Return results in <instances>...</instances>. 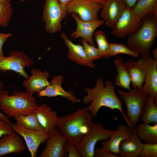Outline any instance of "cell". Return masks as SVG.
Wrapping results in <instances>:
<instances>
[{
    "mask_svg": "<svg viewBox=\"0 0 157 157\" xmlns=\"http://www.w3.org/2000/svg\"><path fill=\"white\" fill-rule=\"evenodd\" d=\"M102 78L96 80V85L92 89L85 87V91L87 95L83 98L82 102L86 104H91L88 107L92 117L98 115L99 110L102 107L117 109L122 114L128 126L134 132L126 118L122 108V103L118 98L115 91V85L111 81L107 80L105 82Z\"/></svg>",
    "mask_w": 157,
    "mask_h": 157,
    "instance_id": "1",
    "label": "cell"
},
{
    "mask_svg": "<svg viewBox=\"0 0 157 157\" xmlns=\"http://www.w3.org/2000/svg\"><path fill=\"white\" fill-rule=\"evenodd\" d=\"M87 107L78 109L71 113L58 117L56 126L69 143L75 145L87 132L92 122Z\"/></svg>",
    "mask_w": 157,
    "mask_h": 157,
    "instance_id": "2",
    "label": "cell"
},
{
    "mask_svg": "<svg viewBox=\"0 0 157 157\" xmlns=\"http://www.w3.org/2000/svg\"><path fill=\"white\" fill-rule=\"evenodd\" d=\"M157 36V14L148 15L142 18L141 26L128 36L127 45L142 57L147 58L151 56L150 49Z\"/></svg>",
    "mask_w": 157,
    "mask_h": 157,
    "instance_id": "3",
    "label": "cell"
},
{
    "mask_svg": "<svg viewBox=\"0 0 157 157\" xmlns=\"http://www.w3.org/2000/svg\"><path fill=\"white\" fill-rule=\"evenodd\" d=\"M33 93L17 90L9 95L3 90L0 94V109L8 118L33 112L38 105Z\"/></svg>",
    "mask_w": 157,
    "mask_h": 157,
    "instance_id": "4",
    "label": "cell"
},
{
    "mask_svg": "<svg viewBox=\"0 0 157 157\" xmlns=\"http://www.w3.org/2000/svg\"><path fill=\"white\" fill-rule=\"evenodd\" d=\"M115 131L106 129L102 124L92 122L85 135L75 145L76 149L82 157H93L97 143L108 140Z\"/></svg>",
    "mask_w": 157,
    "mask_h": 157,
    "instance_id": "5",
    "label": "cell"
},
{
    "mask_svg": "<svg viewBox=\"0 0 157 157\" xmlns=\"http://www.w3.org/2000/svg\"><path fill=\"white\" fill-rule=\"evenodd\" d=\"M117 93L125 103L126 118L131 128L134 130L139 122L148 96L135 89L129 92L119 90Z\"/></svg>",
    "mask_w": 157,
    "mask_h": 157,
    "instance_id": "6",
    "label": "cell"
},
{
    "mask_svg": "<svg viewBox=\"0 0 157 157\" xmlns=\"http://www.w3.org/2000/svg\"><path fill=\"white\" fill-rule=\"evenodd\" d=\"M66 7L58 0H45L42 11V21L46 31L54 34L62 29L61 22L67 17Z\"/></svg>",
    "mask_w": 157,
    "mask_h": 157,
    "instance_id": "7",
    "label": "cell"
},
{
    "mask_svg": "<svg viewBox=\"0 0 157 157\" xmlns=\"http://www.w3.org/2000/svg\"><path fill=\"white\" fill-rule=\"evenodd\" d=\"M137 62L144 74V82L140 91L152 97L157 104V60L150 56L142 57Z\"/></svg>",
    "mask_w": 157,
    "mask_h": 157,
    "instance_id": "8",
    "label": "cell"
},
{
    "mask_svg": "<svg viewBox=\"0 0 157 157\" xmlns=\"http://www.w3.org/2000/svg\"><path fill=\"white\" fill-rule=\"evenodd\" d=\"M35 62L27 56L22 51H11L8 56H0V71L3 72L12 70L27 79L29 76L25 72V68L31 66Z\"/></svg>",
    "mask_w": 157,
    "mask_h": 157,
    "instance_id": "9",
    "label": "cell"
},
{
    "mask_svg": "<svg viewBox=\"0 0 157 157\" xmlns=\"http://www.w3.org/2000/svg\"><path fill=\"white\" fill-rule=\"evenodd\" d=\"M142 24V19L134 13L132 8L126 6L112 28L111 33L116 37L124 38L135 32Z\"/></svg>",
    "mask_w": 157,
    "mask_h": 157,
    "instance_id": "10",
    "label": "cell"
},
{
    "mask_svg": "<svg viewBox=\"0 0 157 157\" xmlns=\"http://www.w3.org/2000/svg\"><path fill=\"white\" fill-rule=\"evenodd\" d=\"M102 5L88 0H72L66 6L68 15L75 13L81 20L89 21L99 19L98 14Z\"/></svg>",
    "mask_w": 157,
    "mask_h": 157,
    "instance_id": "11",
    "label": "cell"
},
{
    "mask_svg": "<svg viewBox=\"0 0 157 157\" xmlns=\"http://www.w3.org/2000/svg\"><path fill=\"white\" fill-rule=\"evenodd\" d=\"M13 127L14 132L24 138L31 157H36L38 148L42 143L48 140L50 135L44 131L39 132L26 129L16 123Z\"/></svg>",
    "mask_w": 157,
    "mask_h": 157,
    "instance_id": "12",
    "label": "cell"
},
{
    "mask_svg": "<svg viewBox=\"0 0 157 157\" xmlns=\"http://www.w3.org/2000/svg\"><path fill=\"white\" fill-rule=\"evenodd\" d=\"M45 148L39 157H65L67 153L65 145L66 138L56 127L50 135Z\"/></svg>",
    "mask_w": 157,
    "mask_h": 157,
    "instance_id": "13",
    "label": "cell"
},
{
    "mask_svg": "<svg viewBox=\"0 0 157 157\" xmlns=\"http://www.w3.org/2000/svg\"><path fill=\"white\" fill-rule=\"evenodd\" d=\"M71 14L76 22L77 26L76 30L70 35V36L74 39L81 38L90 44L95 46L93 35L96 29L104 24V21L99 19L84 21L80 19L77 14L73 13Z\"/></svg>",
    "mask_w": 157,
    "mask_h": 157,
    "instance_id": "14",
    "label": "cell"
},
{
    "mask_svg": "<svg viewBox=\"0 0 157 157\" xmlns=\"http://www.w3.org/2000/svg\"><path fill=\"white\" fill-rule=\"evenodd\" d=\"M126 7L122 0H107L102 5L100 17L106 26L112 28Z\"/></svg>",
    "mask_w": 157,
    "mask_h": 157,
    "instance_id": "15",
    "label": "cell"
},
{
    "mask_svg": "<svg viewBox=\"0 0 157 157\" xmlns=\"http://www.w3.org/2000/svg\"><path fill=\"white\" fill-rule=\"evenodd\" d=\"M63 79V77L62 75L53 77L49 85L38 93V97H51L60 96L74 103L79 101L80 100L75 96L73 92L66 91L63 88L62 84Z\"/></svg>",
    "mask_w": 157,
    "mask_h": 157,
    "instance_id": "16",
    "label": "cell"
},
{
    "mask_svg": "<svg viewBox=\"0 0 157 157\" xmlns=\"http://www.w3.org/2000/svg\"><path fill=\"white\" fill-rule=\"evenodd\" d=\"M43 131L49 135L56 127L58 117L56 112L46 104L38 105L34 111Z\"/></svg>",
    "mask_w": 157,
    "mask_h": 157,
    "instance_id": "17",
    "label": "cell"
},
{
    "mask_svg": "<svg viewBox=\"0 0 157 157\" xmlns=\"http://www.w3.org/2000/svg\"><path fill=\"white\" fill-rule=\"evenodd\" d=\"M60 36L68 48L67 57L69 59L81 65L95 68L93 61L87 56L83 45L73 43L64 33H62Z\"/></svg>",
    "mask_w": 157,
    "mask_h": 157,
    "instance_id": "18",
    "label": "cell"
},
{
    "mask_svg": "<svg viewBox=\"0 0 157 157\" xmlns=\"http://www.w3.org/2000/svg\"><path fill=\"white\" fill-rule=\"evenodd\" d=\"M25 149L23 140L15 132L0 138V157L10 154H20Z\"/></svg>",
    "mask_w": 157,
    "mask_h": 157,
    "instance_id": "19",
    "label": "cell"
},
{
    "mask_svg": "<svg viewBox=\"0 0 157 157\" xmlns=\"http://www.w3.org/2000/svg\"><path fill=\"white\" fill-rule=\"evenodd\" d=\"M31 73V75L23 81V85L27 92L39 93L49 84L48 78L50 74L47 71L42 72L40 69H33Z\"/></svg>",
    "mask_w": 157,
    "mask_h": 157,
    "instance_id": "20",
    "label": "cell"
},
{
    "mask_svg": "<svg viewBox=\"0 0 157 157\" xmlns=\"http://www.w3.org/2000/svg\"><path fill=\"white\" fill-rule=\"evenodd\" d=\"M133 132L129 126L119 124L111 137L102 143L101 147L118 155L122 141L129 137Z\"/></svg>",
    "mask_w": 157,
    "mask_h": 157,
    "instance_id": "21",
    "label": "cell"
},
{
    "mask_svg": "<svg viewBox=\"0 0 157 157\" xmlns=\"http://www.w3.org/2000/svg\"><path fill=\"white\" fill-rule=\"evenodd\" d=\"M143 144L133 132L129 137L122 141L118 155L120 157H139Z\"/></svg>",
    "mask_w": 157,
    "mask_h": 157,
    "instance_id": "22",
    "label": "cell"
},
{
    "mask_svg": "<svg viewBox=\"0 0 157 157\" xmlns=\"http://www.w3.org/2000/svg\"><path fill=\"white\" fill-rule=\"evenodd\" d=\"M114 62L117 69L115 76L116 84L121 88L131 91V80L126 63H124L121 57L118 56Z\"/></svg>",
    "mask_w": 157,
    "mask_h": 157,
    "instance_id": "23",
    "label": "cell"
},
{
    "mask_svg": "<svg viewBox=\"0 0 157 157\" xmlns=\"http://www.w3.org/2000/svg\"><path fill=\"white\" fill-rule=\"evenodd\" d=\"M126 63L132 87L135 90L141 91L144 81V74L142 68L137 62L131 58L129 59Z\"/></svg>",
    "mask_w": 157,
    "mask_h": 157,
    "instance_id": "24",
    "label": "cell"
},
{
    "mask_svg": "<svg viewBox=\"0 0 157 157\" xmlns=\"http://www.w3.org/2000/svg\"><path fill=\"white\" fill-rule=\"evenodd\" d=\"M134 129V133L145 143H157V123L151 125L142 122Z\"/></svg>",
    "mask_w": 157,
    "mask_h": 157,
    "instance_id": "25",
    "label": "cell"
},
{
    "mask_svg": "<svg viewBox=\"0 0 157 157\" xmlns=\"http://www.w3.org/2000/svg\"><path fill=\"white\" fill-rule=\"evenodd\" d=\"M132 9L141 19L148 15L157 14V0H138Z\"/></svg>",
    "mask_w": 157,
    "mask_h": 157,
    "instance_id": "26",
    "label": "cell"
},
{
    "mask_svg": "<svg viewBox=\"0 0 157 157\" xmlns=\"http://www.w3.org/2000/svg\"><path fill=\"white\" fill-rule=\"evenodd\" d=\"M140 119L144 123H157V104L150 96L147 97Z\"/></svg>",
    "mask_w": 157,
    "mask_h": 157,
    "instance_id": "27",
    "label": "cell"
},
{
    "mask_svg": "<svg viewBox=\"0 0 157 157\" xmlns=\"http://www.w3.org/2000/svg\"><path fill=\"white\" fill-rule=\"evenodd\" d=\"M14 118L16 124L22 126L26 129L39 132L44 131L34 112L27 115H17Z\"/></svg>",
    "mask_w": 157,
    "mask_h": 157,
    "instance_id": "28",
    "label": "cell"
},
{
    "mask_svg": "<svg viewBox=\"0 0 157 157\" xmlns=\"http://www.w3.org/2000/svg\"><path fill=\"white\" fill-rule=\"evenodd\" d=\"M94 36L102 57L105 58L110 57L109 43L104 32L102 31L98 30L94 33Z\"/></svg>",
    "mask_w": 157,
    "mask_h": 157,
    "instance_id": "29",
    "label": "cell"
},
{
    "mask_svg": "<svg viewBox=\"0 0 157 157\" xmlns=\"http://www.w3.org/2000/svg\"><path fill=\"white\" fill-rule=\"evenodd\" d=\"M110 56H115L119 54L123 53L137 58L138 53L134 51L124 44L120 43H109Z\"/></svg>",
    "mask_w": 157,
    "mask_h": 157,
    "instance_id": "30",
    "label": "cell"
},
{
    "mask_svg": "<svg viewBox=\"0 0 157 157\" xmlns=\"http://www.w3.org/2000/svg\"><path fill=\"white\" fill-rule=\"evenodd\" d=\"M13 13L10 3H0V26L6 27Z\"/></svg>",
    "mask_w": 157,
    "mask_h": 157,
    "instance_id": "31",
    "label": "cell"
},
{
    "mask_svg": "<svg viewBox=\"0 0 157 157\" xmlns=\"http://www.w3.org/2000/svg\"><path fill=\"white\" fill-rule=\"evenodd\" d=\"M81 42L87 56L91 61L97 60L102 58L97 48L90 44L83 39H81Z\"/></svg>",
    "mask_w": 157,
    "mask_h": 157,
    "instance_id": "32",
    "label": "cell"
},
{
    "mask_svg": "<svg viewBox=\"0 0 157 157\" xmlns=\"http://www.w3.org/2000/svg\"><path fill=\"white\" fill-rule=\"evenodd\" d=\"M140 157H157V143H144Z\"/></svg>",
    "mask_w": 157,
    "mask_h": 157,
    "instance_id": "33",
    "label": "cell"
},
{
    "mask_svg": "<svg viewBox=\"0 0 157 157\" xmlns=\"http://www.w3.org/2000/svg\"><path fill=\"white\" fill-rule=\"evenodd\" d=\"M14 132L13 126L0 118V138L4 135Z\"/></svg>",
    "mask_w": 157,
    "mask_h": 157,
    "instance_id": "34",
    "label": "cell"
},
{
    "mask_svg": "<svg viewBox=\"0 0 157 157\" xmlns=\"http://www.w3.org/2000/svg\"><path fill=\"white\" fill-rule=\"evenodd\" d=\"M66 150L69 157H81V156L77 151L75 146L69 143L67 141L65 145Z\"/></svg>",
    "mask_w": 157,
    "mask_h": 157,
    "instance_id": "35",
    "label": "cell"
},
{
    "mask_svg": "<svg viewBox=\"0 0 157 157\" xmlns=\"http://www.w3.org/2000/svg\"><path fill=\"white\" fill-rule=\"evenodd\" d=\"M94 156L96 157H119L118 155L115 154L110 151L104 149L101 147L96 149Z\"/></svg>",
    "mask_w": 157,
    "mask_h": 157,
    "instance_id": "36",
    "label": "cell"
},
{
    "mask_svg": "<svg viewBox=\"0 0 157 157\" xmlns=\"http://www.w3.org/2000/svg\"><path fill=\"white\" fill-rule=\"evenodd\" d=\"M11 35L10 33H3L0 31V56H3L2 50L3 45Z\"/></svg>",
    "mask_w": 157,
    "mask_h": 157,
    "instance_id": "37",
    "label": "cell"
},
{
    "mask_svg": "<svg viewBox=\"0 0 157 157\" xmlns=\"http://www.w3.org/2000/svg\"><path fill=\"white\" fill-rule=\"evenodd\" d=\"M3 85L2 83L0 81V94L2 93L3 91L2 88H3ZM0 118L3 120L7 122L9 124L13 126V124L12 123L9 121L8 118L5 115L0 112Z\"/></svg>",
    "mask_w": 157,
    "mask_h": 157,
    "instance_id": "38",
    "label": "cell"
},
{
    "mask_svg": "<svg viewBox=\"0 0 157 157\" xmlns=\"http://www.w3.org/2000/svg\"><path fill=\"white\" fill-rule=\"evenodd\" d=\"M126 6L132 8L136 3L138 0H122Z\"/></svg>",
    "mask_w": 157,
    "mask_h": 157,
    "instance_id": "39",
    "label": "cell"
},
{
    "mask_svg": "<svg viewBox=\"0 0 157 157\" xmlns=\"http://www.w3.org/2000/svg\"><path fill=\"white\" fill-rule=\"evenodd\" d=\"M63 6L66 7L67 4L72 0H58Z\"/></svg>",
    "mask_w": 157,
    "mask_h": 157,
    "instance_id": "40",
    "label": "cell"
},
{
    "mask_svg": "<svg viewBox=\"0 0 157 157\" xmlns=\"http://www.w3.org/2000/svg\"><path fill=\"white\" fill-rule=\"evenodd\" d=\"M103 5L107 0H88Z\"/></svg>",
    "mask_w": 157,
    "mask_h": 157,
    "instance_id": "41",
    "label": "cell"
},
{
    "mask_svg": "<svg viewBox=\"0 0 157 157\" xmlns=\"http://www.w3.org/2000/svg\"><path fill=\"white\" fill-rule=\"evenodd\" d=\"M153 58L157 60V48L154 49L153 51L152 52Z\"/></svg>",
    "mask_w": 157,
    "mask_h": 157,
    "instance_id": "42",
    "label": "cell"
},
{
    "mask_svg": "<svg viewBox=\"0 0 157 157\" xmlns=\"http://www.w3.org/2000/svg\"><path fill=\"white\" fill-rule=\"evenodd\" d=\"M12 0H0V3H10Z\"/></svg>",
    "mask_w": 157,
    "mask_h": 157,
    "instance_id": "43",
    "label": "cell"
},
{
    "mask_svg": "<svg viewBox=\"0 0 157 157\" xmlns=\"http://www.w3.org/2000/svg\"><path fill=\"white\" fill-rule=\"evenodd\" d=\"M26 0H19V1H20L22 2H23V1H25Z\"/></svg>",
    "mask_w": 157,
    "mask_h": 157,
    "instance_id": "44",
    "label": "cell"
}]
</instances>
